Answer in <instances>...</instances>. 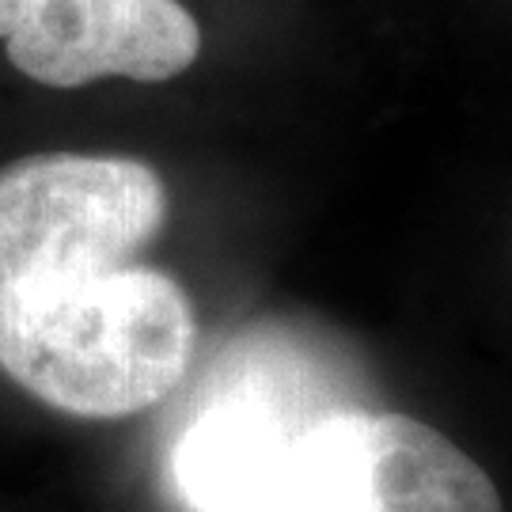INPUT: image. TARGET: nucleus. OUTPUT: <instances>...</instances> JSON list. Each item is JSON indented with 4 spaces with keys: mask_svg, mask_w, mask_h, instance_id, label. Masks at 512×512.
Segmentation results:
<instances>
[{
    "mask_svg": "<svg viewBox=\"0 0 512 512\" xmlns=\"http://www.w3.org/2000/svg\"><path fill=\"white\" fill-rule=\"evenodd\" d=\"M194 346V304L160 270L0 277V368L61 414H141L183 384Z\"/></svg>",
    "mask_w": 512,
    "mask_h": 512,
    "instance_id": "f257e3e1",
    "label": "nucleus"
},
{
    "mask_svg": "<svg viewBox=\"0 0 512 512\" xmlns=\"http://www.w3.org/2000/svg\"><path fill=\"white\" fill-rule=\"evenodd\" d=\"M266 512H505L494 478L433 425L323 410L296 440Z\"/></svg>",
    "mask_w": 512,
    "mask_h": 512,
    "instance_id": "f03ea898",
    "label": "nucleus"
},
{
    "mask_svg": "<svg viewBox=\"0 0 512 512\" xmlns=\"http://www.w3.org/2000/svg\"><path fill=\"white\" fill-rule=\"evenodd\" d=\"M164 220V179L141 160L23 156L0 167V277L126 266Z\"/></svg>",
    "mask_w": 512,
    "mask_h": 512,
    "instance_id": "7ed1b4c3",
    "label": "nucleus"
},
{
    "mask_svg": "<svg viewBox=\"0 0 512 512\" xmlns=\"http://www.w3.org/2000/svg\"><path fill=\"white\" fill-rule=\"evenodd\" d=\"M8 61L46 88H80L103 76L160 84L186 73L198 19L179 0H0Z\"/></svg>",
    "mask_w": 512,
    "mask_h": 512,
    "instance_id": "20e7f679",
    "label": "nucleus"
},
{
    "mask_svg": "<svg viewBox=\"0 0 512 512\" xmlns=\"http://www.w3.org/2000/svg\"><path fill=\"white\" fill-rule=\"evenodd\" d=\"M319 414L251 380L209 395L171 459L183 501L194 512H266L296 440Z\"/></svg>",
    "mask_w": 512,
    "mask_h": 512,
    "instance_id": "39448f33",
    "label": "nucleus"
}]
</instances>
